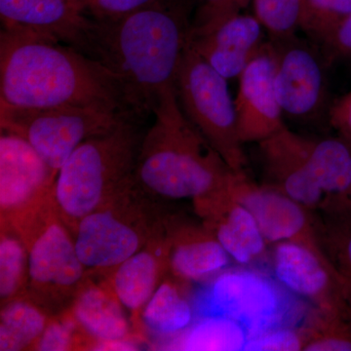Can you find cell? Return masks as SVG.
<instances>
[{
  "label": "cell",
  "instance_id": "8",
  "mask_svg": "<svg viewBox=\"0 0 351 351\" xmlns=\"http://www.w3.org/2000/svg\"><path fill=\"white\" fill-rule=\"evenodd\" d=\"M182 112L235 173H246L247 158L239 137L234 100L226 78L189 43L175 82Z\"/></svg>",
  "mask_w": 351,
  "mask_h": 351
},
{
  "label": "cell",
  "instance_id": "28",
  "mask_svg": "<svg viewBox=\"0 0 351 351\" xmlns=\"http://www.w3.org/2000/svg\"><path fill=\"white\" fill-rule=\"evenodd\" d=\"M351 13V0H302L301 29L326 43Z\"/></svg>",
  "mask_w": 351,
  "mask_h": 351
},
{
  "label": "cell",
  "instance_id": "31",
  "mask_svg": "<svg viewBox=\"0 0 351 351\" xmlns=\"http://www.w3.org/2000/svg\"><path fill=\"white\" fill-rule=\"evenodd\" d=\"M308 335L304 320L301 324L274 328L249 339L243 350L304 351Z\"/></svg>",
  "mask_w": 351,
  "mask_h": 351
},
{
  "label": "cell",
  "instance_id": "24",
  "mask_svg": "<svg viewBox=\"0 0 351 351\" xmlns=\"http://www.w3.org/2000/svg\"><path fill=\"white\" fill-rule=\"evenodd\" d=\"M249 332L237 321L197 316L193 324L164 348L178 350H243Z\"/></svg>",
  "mask_w": 351,
  "mask_h": 351
},
{
  "label": "cell",
  "instance_id": "6",
  "mask_svg": "<svg viewBox=\"0 0 351 351\" xmlns=\"http://www.w3.org/2000/svg\"><path fill=\"white\" fill-rule=\"evenodd\" d=\"M168 212L135 180L78 221L73 230L78 257L90 276L106 277L144 248Z\"/></svg>",
  "mask_w": 351,
  "mask_h": 351
},
{
  "label": "cell",
  "instance_id": "25",
  "mask_svg": "<svg viewBox=\"0 0 351 351\" xmlns=\"http://www.w3.org/2000/svg\"><path fill=\"white\" fill-rule=\"evenodd\" d=\"M0 301L2 304L25 295L27 251L24 240L12 225L0 223Z\"/></svg>",
  "mask_w": 351,
  "mask_h": 351
},
{
  "label": "cell",
  "instance_id": "13",
  "mask_svg": "<svg viewBox=\"0 0 351 351\" xmlns=\"http://www.w3.org/2000/svg\"><path fill=\"white\" fill-rule=\"evenodd\" d=\"M90 350H138L143 337L129 313L101 277L88 276L69 309Z\"/></svg>",
  "mask_w": 351,
  "mask_h": 351
},
{
  "label": "cell",
  "instance_id": "2",
  "mask_svg": "<svg viewBox=\"0 0 351 351\" xmlns=\"http://www.w3.org/2000/svg\"><path fill=\"white\" fill-rule=\"evenodd\" d=\"M0 103L22 108L95 106L132 114L119 83L98 62L55 39L3 29Z\"/></svg>",
  "mask_w": 351,
  "mask_h": 351
},
{
  "label": "cell",
  "instance_id": "29",
  "mask_svg": "<svg viewBox=\"0 0 351 351\" xmlns=\"http://www.w3.org/2000/svg\"><path fill=\"white\" fill-rule=\"evenodd\" d=\"M256 18L276 41L301 29L302 0H252Z\"/></svg>",
  "mask_w": 351,
  "mask_h": 351
},
{
  "label": "cell",
  "instance_id": "9",
  "mask_svg": "<svg viewBox=\"0 0 351 351\" xmlns=\"http://www.w3.org/2000/svg\"><path fill=\"white\" fill-rule=\"evenodd\" d=\"M129 117H136L95 106L22 108L0 103L1 130L27 141L57 172L84 141L112 131Z\"/></svg>",
  "mask_w": 351,
  "mask_h": 351
},
{
  "label": "cell",
  "instance_id": "7",
  "mask_svg": "<svg viewBox=\"0 0 351 351\" xmlns=\"http://www.w3.org/2000/svg\"><path fill=\"white\" fill-rule=\"evenodd\" d=\"M12 226L27 247L25 295L50 317L66 313L89 274L78 257L73 233L58 213L52 195Z\"/></svg>",
  "mask_w": 351,
  "mask_h": 351
},
{
  "label": "cell",
  "instance_id": "16",
  "mask_svg": "<svg viewBox=\"0 0 351 351\" xmlns=\"http://www.w3.org/2000/svg\"><path fill=\"white\" fill-rule=\"evenodd\" d=\"M258 144L267 184L311 211L326 213L328 198L314 174L306 138L285 126Z\"/></svg>",
  "mask_w": 351,
  "mask_h": 351
},
{
  "label": "cell",
  "instance_id": "26",
  "mask_svg": "<svg viewBox=\"0 0 351 351\" xmlns=\"http://www.w3.org/2000/svg\"><path fill=\"white\" fill-rule=\"evenodd\" d=\"M318 239L328 260L341 277L351 304V211L318 213Z\"/></svg>",
  "mask_w": 351,
  "mask_h": 351
},
{
  "label": "cell",
  "instance_id": "5",
  "mask_svg": "<svg viewBox=\"0 0 351 351\" xmlns=\"http://www.w3.org/2000/svg\"><path fill=\"white\" fill-rule=\"evenodd\" d=\"M195 317L221 316L237 321L249 339L274 328L301 324L313 307L283 287L269 270L232 265L193 288Z\"/></svg>",
  "mask_w": 351,
  "mask_h": 351
},
{
  "label": "cell",
  "instance_id": "23",
  "mask_svg": "<svg viewBox=\"0 0 351 351\" xmlns=\"http://www.w3.org/2000/svg\"><path fill=\"white\" fill-rule=\"evenodd\" d=\"M50 316L27 295L2 304L0 351L32 350Z\"/></svg>",
  "mask_w": 351,
  "mask_h": 351
},
{
  "label": "cell",
  "instance_id": "35",
  "mask_svg": "<svg viewBox=\"0 0 351 351\" xmlns=\"http://www.w3.org/2000/svg\"><path fill=\"white\" fill-rule=\"evenodd\" d=\"M332 52L351 56V13L325 43Z\"/></svg>",
  "mask_w": 351,
  "mask_h": 351
},
{
  "label": "cell",
  "instance_id": "12",
  "mask_svg": "<svg viewBox=\"0 0 351 351\" xmlns=\"http://www.w3.org/2000/svg\"><path fill=\"white\" fill-rule=\"evenodd\" d=\"M228 189L233 198L253 215L269 246L295 241L321 247L316 212L269 184H255L247 173H233Z\"/></svg>",
  "mask_w": 351,
  "mask_h": 351
},
{
  "label": "cell",
  "instance_id": "32",
  "mask_svg": "<svg viewBox=\"0 0 351 351\" xmlns=\"http://www.w3.org/2000/svg\"><path fill=\"white\" fill-rule=\"evenodd\" d=\"M159 0H82L83 13L97 22H114L154 5Z\"/></svg>",
  "mask_w": 351,
  "mask_h": 351
},
{
  "label": "cell",
  "instance_id": "15",
  "mask_svg": "<svg viewBox=\"0 0 351 351\" xmlns=\"http://www.w3.org/2000/svg\"><path fill=\"white\" fill-rule=\"evenodd\" d=\"M274 45L276 93L283 113L298 120L313 119L326 99L324 66L309 46L294 36Z\"/></svg>",
  "mask_w": 351,
  "mask_h": 351
},
{
  "label": "cell",
  "instance_id": "27",
  "mask_svg": "<svg viewBox=\"0 0 351 351\" xmlns=\"http://www.w3.org/2000/svg\"><path fill=\"white\" fill-rule=\"evenodd\" d=\"M304 351H351V321L313 308L306 319Z\"/></svg>",
  "mask_w": 351,
  "mask_h": 351
},
{
  "label": "cell",
  "instance_id": "36",
  "mask_svg": "<svg viewBox=\"0 0 351 351\" xmlns=\"http://www.w3.org/2000/svg\"><path fill=\"white\" fill-rule=\"evenodd\" d=\"M71 1L75 2V3H77L78 5H80V2L82 1V0H71ZM82 8V7H80Z\"/></svg>",
  "mask_w": 351,
  "mask_h": 351
},
{
  "label": "cell",
  "instance_id": "10",
  "mask_svg": "<svg viewBox=\"0 0 351 351\" xmlns=\"http://www.w3.org/2000/svg\"><path fill=\"white\" fill-rule=\"evenodd\" d=\"M267 265L283 287L313 308L351 321L345 286L321 247L278 242L270 245Z\"/></svg>",
  "mask_w": 351,
  "mask_h": 351
},
{
  "label": "cell",
  "instance_id": "19",
  "mask_svg": "<svg viewBox=\"0 0 351 351\" xmlns=\"http://www.w3.org/2000/svg\"><path fill=\"white\" fill-rule=\"evenodd\" d=\"M168 274L191 284L209 280L233 261L202 221L168 213Z\"/></svg>",
  "mask_w": 351,
  "mask_h": 351
},
{
  "label": "cell",
  "instance_id": "34",
  "mask_svg": "<svg viewBox=\"0 0 351 351\" xmlns=\"http://www.w3.org/2000/svg\"><path fill=\"white\" fill-rule=\"evenodd\" d=\"M329 117L339 137L351 147V92L332 104Z\"/></svg>",
  "mask_w": 351,
  "mask_h": 351
},
{
  "label": "cell",
  "instance_id": "20",
  "mask_svg": "<svg viewBox=\"0 0 351 351\" xmlns=\"http://www.w3.org/2000/svg\"><path fill=\"white\" fill-rule=\"evenodd\" d=\"M2 29L31 32L82 52L91 19L71 0H0Z\"/></svg>",
  "mask_w": 351,
  "mask_h": 351
},
{
  "label": "cell",
  "instance_id": "30",
  "mask_svg": "<svg viewBox=\"0 0 351 351\" xmlns=\"http://www.w3.org/2000/svg\"><path fill=\"white\" fill-rule=\"evenodd\" d=\"M90 350L89 341L80 331L69 311L52 316L32 350L66 351Z\"/></svg>",
  "mask_w": 351,
  "mask_h": 351
},
{
  "label": "cell",
  "instance_id": "22",
  "mask_svg": "<svg viewBox=\"0 0 351 351\" xmlns=\"http://www.w3.org/2000/svg\"><path fill=\"white\" fill-rule=\"evenodd\" d=\"M193 285L170 274L165 276L138 316V330L143 338L147 335L162 339L164 348L193 324Z\"/></svg>",
  "mask_w": 351,
  "mask_h": 351
},
{
  "label": "cell",
  "instance_id": "18",
  "mask_svg": "<svg viewBox=\"0 0 351 351\" xmlns=\"http://www.w3.org/2000/svg\"><path fill=\"white\" fill-rule=\"evenodd\" d=\"M193 205L203 225L225 248L233 263L254 267L267 263L269 246L257 221L244 205L233 198L228 186Z\"/></svg>",
  "mask_w": 351,
  "mask_h": 351
},
{
  "label": "cell",
  "instance_id": "17",
  "mask_svg": "<svg viewBox=\"0 0 351 351\" xmlns=\"http://www.w3.org/2000/svg\"><path fill=\"white\" fill-rule=\"evenodd\" d=\"M256 16L237 14L213 25L191 27L189 45L226 80L237 77L265 46Z\"/></svg>",
  "mask_w": 351,
  "mask_h": 351
},
{
  "label": "cell",
  "instance_id": "4",
  "mask_svg": "<svg viewBox=\"0 0 351 351\" xmlns=\"http://www.w3.org/2000/svg\"><path fill=\"white\" fill-rule=\"evenodd\" d=\"M138 121L129 117L112 131L84 141L58 170L52 199L71 233L80 219L135 180L145 135Z\"/></svg>",
  "mask_w": 351,
  "mask_h": 351
},
{
  "label": "cell",
  "instance_id": "14",
  "mask_svg": "<svg viewBox=\"0 0 351 351\" xmlns=\"http://www.w3.org/2000/svg\"><path fill=\"white\" fill-rule=\"evenodd\" d=\"M239 137L260 143L285 127L276 88V48L265 43L239 75L234 99Z\"/></svg>",
  "mask_w": 351,
  "mask_h": 351
},
{
  "label": "cell",
  "instance_id": "3",
  "mask_svg": "<svg viewBox=\"0 0 351 351\" xmlns=\"http://www.w3.org/2000/svg\"><path fill=\"white\" fill-rule=\"evenodd\" d=\"M138 152L135 181L157 201L205 199L228 188L233 171L182 112L175 88L154 108Z\"/></svg>",
  "mask_w": 351,
  "mask_h": 351
},
{
  "label": "cell",
  "instance_id": "21",
  "mask_svg": "<svg viewBox=\"0 0 351 351\" xmlns=\"http://www.w3.org/2000/svg\"><path fill=\"white\" fill-rule=\"evenodd\" d=\"M166 219L167 216L144 248L117 265L107 276L101 277L130 315L138 332L141 311L168 274L169 243Z\"/></svg>",
  "mask_w": 351,
  "mask_h": 351
},
{
  "label": "cell",
  "instance_id": "1",
  "mask_svg": "<svg viewBox=\"0 0 351 351\" xmlns=\"http://www.w3.org/2000/svg\"><path fill=\"white\" fill-rule=\"evenodd\" d=\"M189 29L178 0H159L114 22L91 19L82 53L115 78L129 112L142 119L154 113L164 91L175 88Z\"/></svg>",
  "mask_w": 351,
  "mask_h": 351
},
{
  "label": "cell",
  "instance_id": "33",
  "mask_svg": "<svg viewBox=\"0 0 351 351\" xmlns=\"http://www.w3.org/2000/svg\"><path fill=\"white\" fill-rule=\"evenodd\" d=\"M252 0H199L193 27H207L241 13Z\"/></svg>",
  "mask_w": 351,
  "mask_h": 351
},
{
  "label": "cell",
  "instance_id": "11",
  "mask_svg": "<svg viewBox=\"0 0 351 351\" xmlns=\"http://www.w3.org/2000/svg\"><path fill=\"white\" fill-rule=\"evenodd\" d=\"M27 141L1 130L0 221L15 225L52 195L57 177Z\"/></svg>",
  "mask_w": 351,
  "mask_h": 351
}]
</instances>
